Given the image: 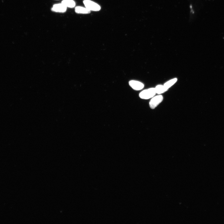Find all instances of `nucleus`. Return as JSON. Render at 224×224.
I'll use <instances>...</instances> for the list:
<instances>
[{
  "label": "nucleus",
  "mask_w": 224,
  "mask_h": 224,
  "mask_svg": "<svg viewBox=\"0 0 224 224\" xmlns=\"http://www.w3.org/2000/svg\"><path fill=\"white\" fill-rule=\"evenodd\" d=\"M156 94L155 88H151L141 92L139 97L142 99H148L154 97Z\"/></svg>",
  "instance_id": "nucleus-1"
},
{
  "label": "nucleus",
  "mask_w": 224,
  "mask_h": 224,
  "mask_svg": "<svg viewBox=\"0 0 224 224\" xmlns=\"http://www.w3.org/2000/svg\"><path fill=\"white\" fill-rule=\"evenodd\" d=\"M129 84L132 88L136 90H141L144 87V85L142 83L137 81H130Z\"/></svg>",
  "instance_id": "nucleus-5"
},
{
  "label": "nucleus",
  "mask_w": 224,
  "mask_h": 224,
  "mask_svg": "<svg viewBox=\"0 0 224 224\" xmlns=\"http://www.w3.org/2000/svg\"><path fill=\"white\" fill-rule=\"evenodd\" d=\"M163 100V97L162 95H158L152 98L149 103L150 108L152 109H155Z\"/></svg>",
  "instance_id": "nucleus-3"
},
{
  "label": "nucleus",
  "mask_w": 224,
  "mask_h": 224,
  "mask_svg": "<svg viewBox=\"0 0 224 224\" xmlns=\"http://www.w3.org/2000/svg\"><path fill=\"white\" fill-rule=\"evenodd\" d=\"M75 11L76 13L80 14H89L91 12V11L86 8V7L84 8L81 6L76 7Z\"/></svg>",
  "instance_id": "nucleus-6"
},
{
  "label": "nucleus",
  "mask_w": 224,
  "mask_h": 224,
  "mask_svg": "<svg viewBox=\"0 0 224 224\" xmlns=\"http://www.w3.org/2000/svg\"><path fill=\"white\" fill-rule=\"evenodd\" d=\"M61 3L67 7L73 8L75 6V3L73 0H64Z\"/></svg>",
  "instance_id": "nucleus-8"
},
{
  "label": "nucleus",
  "mask_w": 224,
  "mask_h": 224,
  "mask_svg": "<svg viewBox=\"0 0 224 224\" xmlns=\"http://www.w3.org/2000/svg\"><path fill=\"white\" fill-rule=\"evenodd\" d=\"M83 3L86 8L90 11H98L101 9L100 6L98 4L90 0H85Z\"/></svg>",
  "instance_id": "nucleus-2"
},
{
  "label": "nucleus",
  "mask_w": 224,
  "mask_h": 224,
  "mask_svg": "<svg viewBox=\"0 0 224 224\" xmlns=\"http://www.w3.org/2000/svg\"><path fill=\"white\" fill-rule=\"evenodd\" d=\"M67 9V7L61 3L54 5L52 8L51 10L56 12L64 13Z\"/></svg>",
  "instance_id": "nucleus-4"
},
{
  "label": "nucleus",
  "mask_w": 224,
  "mask_h": 224,
  "mask_svg": "<svg viewBox=\"0 0 224 224\" xmlns=\"http://www.w3.org/2000/svg\"><path fill=\"white\" fill-rule=\"evenodd\" d=\"M156 94H161L166 92L168 89L164 85H158L155 88Z\"/></svg>",
  "instance_id": "nucleus-7"
},
{
  "label": "nucleus",
  "mask_w": 224,
  "mask_h": 224,
  "mask_svg": "<svg viewBox=\"0 0 224 224\" xmlns=\"http://www.w3.org/2000/svg\"><path fill=\"white\" fill-rule=\"evenodd\" d=\"M177 81L178 79L176 78L171 79L165 83L164 85L167 88L169 89V88L173 86L174 84L177 82Z\"/></svg>",
  "instance_id": "nucleus-9"
}]
</instances>
